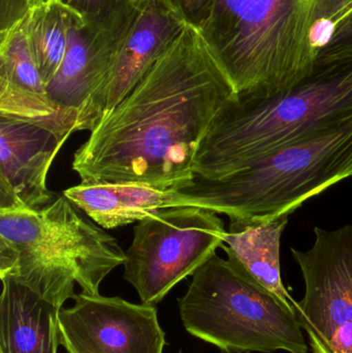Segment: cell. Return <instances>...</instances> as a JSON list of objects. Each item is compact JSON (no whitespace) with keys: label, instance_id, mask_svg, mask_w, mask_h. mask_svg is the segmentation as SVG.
<instances>
[{"label":"cell","instance_id":"1","mask_svg":"<svg viewBox=\"0 0 352 353\" xmlns=\"http://www.w3.org/2000/svg\"><path fill=\"white\" fill-rule=\"evenodd\" d=\"M198 29L187 25L144 78L76 151L81 183H145L182 190L196 180V151L236 97Z\"/></svg>","mask_w":352,"mask_h":353},{"label":"cell","instance_id":"2","mask_svg":"<svg viewBox=\"0 0 352 353\" xmlns=\"http://www.w3.org/2000/svg\"><path fill=\"white\" fill-rule=\"evenodd\" d=\"M352 0H214L198 29L236 94L264 99L309 76Z\"/></svg>","mask_w":352,"mask_h":353},{"label":"cell","instance_id":"3","mask_svg":"<svg viewBox=\"0 0 352 353\" xmlns=\"http://www.w3.org/2000/svg\"><path fill=\"white\" fill-rule=\"evenodd\" d=\"M352 115V57L318 59L309 76L273 97L236 95L196 151L194 175L217 180L287 143Z\"/></svg>","mask_w":352,"mask_h":353},{"label":"cell","instance_id":"4","mask_svg":"<svg viewBox=\"0 0 352 353\" xmlns=\"http://www.w3.org/2000/svg\"><path fill=\"white\" fill-rule=\"evenodd\" d=\"M352 176V115L287 143L229 175L198 178L182 192L231 220L289 215L308 199Z\"/></svg>","mask_w":352,"mask_h":353},{"label":"cell","instance_id":"5","mask_svg":"<svg viewBox=\"0 0 352 353\" xmlns=\"http://www.w3.org/2000/svg\"><path fill=\"white\" fill-rule=\"evenodd\" d=\"M125 259L116 238L64 194L41 209L0 211V277L72 290L78 284L97 296Z\"/></svg>","mask_w":352,"mask_h":353},{"label":"cell","instance_id":"6","mask_svg":"<svg viewBox=\"0 0 352 353\" xmlns=\"http://www.w3.org/2000/svg\"><path fill=\"white\" fill-rule=\"evenodd\" d=\"M178 304L186 331L222 353L309 352L295 310L229 257L214 253Z\"/></svg>","mask_w":352,"mask_h":353},{"label":"cell","instance_id":"7","mask_svg":"<svg viewBox=\"0 0 352 353\" xmlns=\"http://www.w3.org/2000/svg\"><path fill=\"white\" fill-rule=\"evenodd\" d=\"M218 215L202 208H169L136 223L123 278L143 304L161 303L221 248L227 230Z\"/></svg>","mask_w":352,"mask_h":353},{"label":"cell","instance_id":"8","mask_svg":"<svg viewBox=\"0 0 352 353\" xmlns=\"http://www.w3.org/2000/svg\"><path fill=\"white\" fill-rule=\"evenodd\" d=\"M314 234L311 248L291 249L305 282L295 313L312 353H352V225Z\"/></svg>","mask_w":352,"mask_h":353},{"label":"cell","instance_id":"9","mask_svg":"<svg viewBox=\"0 0 352 353\" xmlns=\"http://www.w3.org/2000/svg\"><path fill=\"white\" fill-rule=\"evenodd\" d=\"M72 300L59 314L60 345L68 353H163L155 306L82 292Z\"/></svg>","mask_w":352,"mask_h":353},{"label":"cell","instance_id":"10","mask_svg":"<svg viewBox=\"0 0 352 353\" xmlns=\"http://www.w3.org/2000/svg\"><path fill=\"white\" fill-rule=\"evenodd\" d=\"M165 0H136L134 16L103 84L79 113L76 132H92L130 94L187 26Z\"/></svg>","mask_w":352,"mask_h":353},{"label":"cell","instance_id":"11","mask_svg":"<svg viewBox=\"0 0 352 353\" xmlns=\"http://www.w3.org/2000/svg\"><path fill=\"white\" fill-rule=\"evenodd\" d=\"M136 0L105 23H93L72 10L68 48L47 94L64 128L76 132L79 113L103 84L134 16Z\"/></svg>","mask_w":352,"mask_h":353},{"label":"cell","instance_id":"12","mask_svg":"<svg viewBox=\"0 0 352 353\" xmlns=\"http://www.w3.org/2000/svg\"><path fill=\"white\" fill-rule=\"evenodd\" d=\"M68 140L43 124L0 115V211L41 209L56 199L48 174Z\"/></svg>","mask_w":352,"mask_h":353},{"label":"cell","instance_id":"13","mask_svg":"<svg viewBox=\"0 0 352 353\" xmlns=\"http://www.w3.org/2000/svg\"><path fill=\"white\" fill-rule=\"evenodd\" d=\"M1 278L0 353H57L59 314L74 290L32 285L16 276Z\"/></svg>","mask_w":352,"mask_h":353},{"label":"cell","instance_id":"14","mask_svg":"<svg viewBox=\"0 0 352 353\" xmlns=\"http://www.w3.org/2000/svg\"><path fill=\"white\" fill-rule=\"evenodd\" d=\"M0 115L37 122L70 137L57 117L39 74L27 14L0 32Z\"/></svg>","mask_w":352,"mask_h":353},{"label":"cell","instance_id":"15","mask_svg":"<svg viewBox=\"0 0 352 353\" xmlns=\"http://www.w3.org/2000/svg\"><path fill=\"white\" fill-rule=\"evenodd\" d=\"M63 194L105 230L138 223L169 208L206 209L198 197L145 183H80L64 190Z\"/></svg>","mask_w":352,"mask_h":353},{"label":"cell","instance_id":"16","mask_svg":"<svg viewBox=\"0 0 352 353\" xmlns=\"http://www.w3.org/2000/svg\"><path fill=\"white\" fill-rule=\"evenodd\" d=\"M287 223L289 215L264 221L231 220L221 248L229 259L237 261L258 283L295 310L297 302L281 278V236Z\"/></svg>","mask_w":352,"mask_h":353},{"label":"cell","instance_id":"17","mask_svg":"<svg viewBox=\"0 0 352 353\" xmlns=\"http://www.w3.org/2000/svg\"><path fill=\"white\" fill-rule=\"evenodd\" d=\"M72 16L64 0H45L27 14L31 45L45 86L63 60Z\"/></svg>","mask_w":352,"mask_h":353},{"label":"cell","instance_id":"18","mask_svg":"<svg viewBox=\"0 0 352 353\" xmlns=\"http://www.w3.org/2000/svg\"><path fill=\"white\" fill-rule=\"evenodd\" d=\"M76 14L89 22L105 23L134 0H64Z\"/></svg>","mask_w":352,"mask_h":353},{"label":"cell","instance_id":"19","mask_svg":"<svg viewBox=\"0 0 352 353\" xmlns=\"http://www.w3.org/2000/svg\"><path fill=\"white\" fill-rule=\"evenodd\" d=\"M188 25L200 29L211 10L214 0H165Z\"/></svg>","mask_w":352,"mask_h":353},{"label":"cell","instance_id":"20","mask_svg":"<svg viewBox=\"0 0 352 353\" xmlns=\"http://www.w3.org/2000/svg\"><path fill=\"white\" fill-rule=\"evenodd\" d=\"M352 57V14L337 29L329 45L318 59H338Z\"/></svg>","mask_w":352,"mask_h":353},{"label":"cell","instance_id":"21","mask_svg":"<svg viewBox=\"0 0 352 353\" xmlns=\"http://www.w3.org/2000/svg\"><path fill=\"white\" fill-rule=\"evenodd\" d=\"M45 0H0V32L12 28L33 8Z\"/></svg>","mask_w":352,"mask_h":353}]
</instances>
